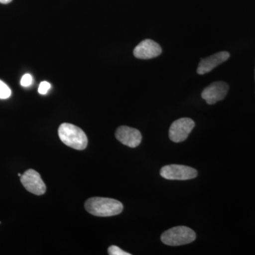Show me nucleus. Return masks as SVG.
<instances>
[{"mask_svg": "<svg viewBox=\"0 0 255 255\" xmlns=\"http://www.w3.org/2000/svg\"><path fill=\"white\" fill-rule=\"evenodd\" d=\"M87 212L100 217H110L120 214L124 209L122 202L110 198L93 197L85 204Z\"/></svg>", "mask_w": 255, "mask_h": 255, "instance_id": "1", "label": "nucleus"}, {"mask_svg": "<svg viewBox=\"0 0 255 255\" xmlns=\"http://www.w3.org/2000/svg\"><path fill=\"white\" fill-rule=\"evenodd\" d=\"M58 135L65 145L75 150L86 148L88 140L85 132L73 124L64 123L58 128Z\"/></svg>", "mask_w": 255, "mask_h": 255, "instance_id": "2", "label": "nucleus"}, {"mask_svg": "<svg viewBox=\"0 0 255 255\" xmlns=\"http://www.w3.org/2000/svg\"><path fill=\"white\" fill-rule=\"evenodd\" d=\"M196 240V233L186 226H177L167 230L161 236V241L166 246H180L189 244Z\"/></svg>", "mask_w": 255, "mask_h": 255, "instance_id": "3", "label": "nucleus"}, {"mask_svg": "<svg viewBox=\"0 0 255 255\" xmlns=\"http://www.w3.org/2000/svg\"><path fill=\"white\" fill-rule=\"evenodd\" d=\"M161 177L169 180H189L197 177L196 169L181 164H169L160 169Z\"/></svg>", "mask_w": 255, "mask_h": 255, "instance_id": "4", "label": "nucleus"}, {"mask_svg": "<svg viewBox=\"0 0 255 255\" xmlns=\"http://www.w3.org/2000/svg\"><path fill=\"white\" fill-rule=\"evenodd\" d=\"M195 127L192 119L182 118L174 121L169 128V136L174 142L184 141Z\"/></svg>", "mask_w": 255, "mask_h": 255, "instance_id": "5", "label": "nucleus"}, {"mask_svg": "<svg viewBox=\"0 0 255 255\" xmlns=\"http://www.w3.org/2000/svg\"><path fill=\"white\" fill-rule=\"evenodd\" d=\"M25 189L35 195H43L46 193V187L41 175L34 169H28L20 178Z\"/></svg>", "mask_w": 255, "mask_h": 255, "instance_id": "6", "label": "nucleus"}, {"mask_svg": "<svg viewBox=\"0 0 255 255\" xmlns=\"http://www.w3.org/2000/svg\"><path fill=\"white\" fill-rule=\"evenodd\" d=\"M229 87L224 82H215L206 87L201 93V97L209 105H214L216 102L224 100L227 95Z\"/></svg>", "mask_w": 255, "mask_h": 255, "instance_id": "7", "label": "nucleus"}, {"mask_svg": "<svg viewBox=\"0 0 255 255\" xmlns=\"http://www.w3.org/2000/svg\"><path fill=\"white\" fill-rule=\"evenodd\" d=\"M115 135L119 142L132 148L137 147L142 141V135L138 130L126 126L119 127Z\"/></svg>", "mask_w": 255, "mask_h": 255, "instance_id": "8", "label": "nucleus"}, {"mask_svg": "<svg viewBox=\"0 0 255 255\" xmlns=\"http://www.w3.org/2000/svg\"><path fill=\"white\" fill-rule=\"evenodd\" d=\"M162 53V48L158 43L150 39L140 42L133 50L134 56L138 59H152L159 56Z\"/></svg>", "mask_w": 255, "mask_h": 255, "instance_id": "9", "label": "nucleus"}, {"mask_svg": "<svg viewBox=\"0 0 255 255\" xmlns=\"http://www.w3.org/2000/svg\"><path fill=\"white\" fill-rule=\"evenodd\" d=\"M229 58L230 53L228 52L223 51L201 59L197 68V73L199 75H205L221 63L226 62Z\"/></svg>", "mask_w": 255, "mask_h": 255, "instance_id": "10", "label": "nucleus"}, {"mask_svg": "<svg viewBox=\"0 0 255 255\" xmlns=\"http://www.w3.org/2000/svg\"><path fill=\"white\" fill-rule=\"evenodd\" d=\"M11 95V91L8 85L0 80V99L6 100Z\"/></svg>", "mask_w": 255, "mask_h": 255, "instance_id": "11", "label": "nucleus"}, {"mask_svg": "<svg viewBox=\"0 0 255 255\" xmlns=\"http://www.w3.org/2000/svg\"><path fill=\"white\" fill-rule=\"evenodd\" d=\"M109 255H130V253L122 251L119 247L112 246H110L108 249Z\"/></svg>", "mask_w": 255, "mask_h": 255, "instance_id": "12", "label": "nucleus"}, {"mask_svg": "<svg viewBox=\"0 0 255 255\" xmlns=\"http://www.w3.org/2000/svg\"><path fill=\"white\" fill-rule=\"evenodd\" d=\"M51 85L49 82L43 81L40 83L39 87H38V92L42 95H46L47 92L50 90Z\"/></svg>", "mask_w": 255, "mask_h": 255, "instance_id": "13", "label": "nucleus"}, {"mask_svg": "<svg viewBox=\"0 0 255 255\" xmlns=\"http://www.w3.org/2000/svg\"><path fill=\"white\" fill-rule=\"evenodd\" d=\"M32 82H33V78L30 74H25L21 80V85L22 87H27L31 86Z\"/></svg>", "mask_w": 255, "mask_h": 255, "instance_id": "14", "label": "nucleus"}, {"mask_svg": "<svg viewBox=\"0 0 255 255\" xmlns=\"http://www.w3.org/2000/svg\"><path fill=\"white\" fill-rule=\"evenodd\" d=\"M12 1V0H0V3H1V4H9V3L11 2V1Z\"/></svg>", "mask_w": 255, "mask_h": 255, "instance_id": "15", "label": "nucleus"}, {"mask_svg": "<svg viewBox=\"0 0 255 255\" xmlns=\"http://www.w3.org/2000/svg\"><path fill=\"white\" fill-rule=\"evenodd\" d=\"M21 175H22V174H18V177H21Z\"/></svg>", "mask_w": 255, "mask_h": 255, "instance_id": "16", "label": "nucleus"}]
</instances>
